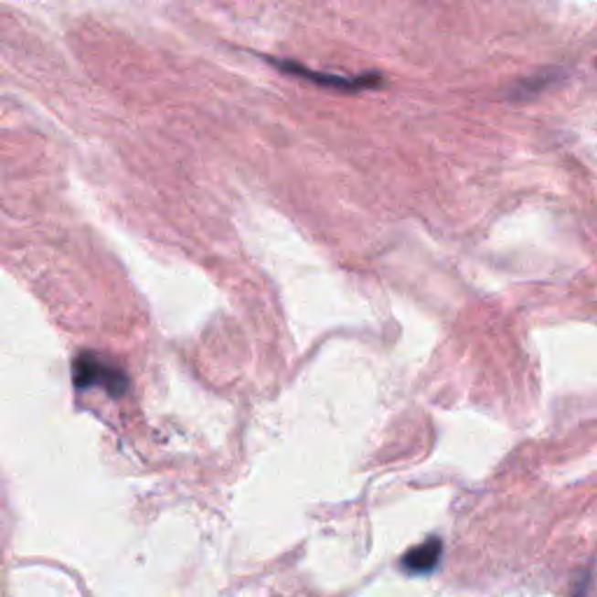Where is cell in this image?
<instances>
[{
	"mask_svg": "<svg viewBox=\"0 0 597 597\" xmlns=\"http://www.w3.org/2000/svg\"><path fill=\"white\" fill-rule=\"evenodd\" d=\"M278 70L283 73L296 75V78L311 80V82L320 84V87L329 89H341V91H357V89H369L376 87L380 82V78L376 73L362 75V78H341V75H327V73H315V70H308L306 66L294 61H273Z\"/></svg>",
	"mask_w": 597,
	"mask_h": 597,
	"instance_id": "obj_2",
	"label": "cell"
},
{
	"mask_svg": "<svg viewBox=\"0 0 597 597\" xmlns=\"http://www.w3.org/2000/svg\"><path fill=\"white\" fill-rule=\"evenodd\" d=\"M73 385L78 389L101 388L110 397H122L129 389L124 371L99 353H80L73 362Z\"/></svg>",
	"mask_w": 597,
	"mask_h": 597,
	"instance_id": "obj_1",
	"label": "cell"
},
{
	"mask_svg": "<svg viewBox=\"0 0 597 597\" xmlns=\"http://www.w3.org/2000/svg\"><path fill=\"white\" fill-rule=\"evenodd\" d=\"M442 539H436V537L425 539L422 544L413 546L401 556V570L409 571V574H427L436 567V562L442 558Z\"/></svg>",
	"mask_w": 597,
	"mask_h": 597,
	"instance_id": "obj_3",
	"label": "cell"
}]
</instances>
